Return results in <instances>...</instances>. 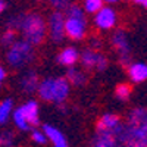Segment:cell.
Returning a JSON list of instances; mask_svg holds the SVG:
<instances>
[{"mask_svg":"<svg viewBox=\"0 0 147 147\" xmlns=\"http://www.w3.org/2000/svg\"><path fill=\"white\" fill-rule=\"evenodd\" d=\"M122 122L119 119L118 115L115 113H105L96 124V129L99 131H107V132H112L118 137L119 140V136H121V131H122Z\"/></svg>","mask_w":147,"mask_h":147,"instance_id":"10","label":"cell"},{"mask_svg":"<svg viewBox=\"0 0 147 147\" xmlns=\"http://www.w3.org/2000/svg\"><path fill=\"white\" fill-rule=\"evenodd\" d=\"M38 85H40V78H38V74H37L35 71H27L21 77L19 87H21V90L25 93V94L37 93Z\"/></svg>","mask_w":147,"mask_h":147,"instance_id":"11","label":"cell"},{"mask_svg":"<svg viewBox=\"0 0 147 147\" xmlns=\"http://www.w3.org/2000/svg\"><path fill=\"white\" fill-rule=\"evenodd\" d=\"M43 131L46 132V136L49 138V141H50L55 147H68V140L65 137V134L60 131L59 128L53 127V125H43Z\"/></svg>","mask_w":147,"mask_h":147,"instance_id":"14","label":"cell"},{"mask_svg":"<svg viewBox=\"0 0 147 147\" xmlns=\"http://www.w3.org/2000/svg\"><path fill=\"white\" fill-rule=\"evenodd\" d=\"M5 80H6V69H5L3 65H0V87H2V84L5 82Z\"/></svg>","mask_w":147,"mask_h":147,"instance_id":"27","label":"cell"},{"mask_svg":"<svg viewBox=\"0 0 147 147\" xmlns=\"http://www.w3.org/2000/svg\"><path fill=\"white\" fill-rule=\"evenodd\" d=\"M31 141L35 143V144H38V146H44V144H47L49 138H47L46 132H44L43 129L32 128V129H31Z\"/></svg>","mask_w":147,"mask_h":147,"instance_id":"23","label":"cell"},{"mask_svg":"<svg viewBox=\"0 0 147 147\" xmlns=\"http://www.w3.org/2000/svg\"><path fill=\"white\" fill-rule=\"evenodd\" d=\"M115 96L118 97L119 100H127V99H129V96H131V85L127 84V82L118 84L116 88H115Z\"/></svg>","mask_w":147,"mask_h":147,"instance_id":"22","label":"cell"},{"mask_svg":"<svg viewBox=\"0 0 147 147\" xmlns=\"http://www.w3.org/2000/svg\"><path fill=\"white\" fill-rule=\"evenodd\" d=\"M49 3L57 10H65L72 3V0H49Z\"/></svg>","mask_w":147,"mask_h":147,"instance_id":"25","label":"cell"},{"mask_svg":"<svg viewBox=\"0 0 147 147\" xmlns=\"http://www.w3.org/2000/svg\"><path fill=\"white\" fill-rule=\"evenodd\" d=\"M12 119H13V124H15V127L19 131H30L32 128L30 125L28 119L25 118V115H24V112L21 110V107H18V109L13 110V113H12Z\"/></svg>","mask_w":147,"mask_h":147,"instance_id":"19","label":"cell"},{"mask_svg":"<svg viewBox=\"0 0 147 147\" xmlns=\"http://www.w3.org/2000/svg\"><path fill=\"white\" fill-rule=\"evenodd\" d=\"M80 63L85 71L103 72L109 66V60L103 53H100L97 50V49L88 47V49H85V50H82L80 53Z\"/></svg>","mask_w":147,"mask_h":147,"instance_id":"6","label":"cell"},{"mask_svg":"<svg viewBox=\"0 0 147 147\" xmlns=\"http://www.w3.org/2000/svg\"><path fill=\"white\" fill-rule=\"evenodd\" d=\"M128 78L131 82H144L147 81V63L143 62H136L128 65Z\"/></svg>","mask_w":147,"mask_h":147,"instance_id":"16","label":"cell"},{"mask_svg":"<svg viewBox=\"0 0 147 147\" xmlns=\"http://www.w3.org/2000/svg\"><path fill=\"white\" fill-rule=\"evenodd\" d=\"M93 24L100 31H110L116 27L118 15L116 10L110 6H103L100 10H97L93 15Z\"/></svg>","mask_w":147,"mask_h":147,"instance_id":"9","label":"cell"},{"mask_svg":"<svg viewBox=\"0 0 147 147\" xmlns=\"http://www.w3.org/2000/svg\"><path fill=\"white\" fill-rule=\"evenodd\" d=\"M18 31L21 32L24 40L37 47L43 44L47 37V19H44V16L37 12L21 13Z\"/></svg>","mask_w":147,"mask_h":147,"instance_id":"2","label":"cell"},{"mask_svg":"<svg viewBox=\"0 0 147 147\" xmlns=\"http://www.w3.org/2000/svg\"><path fill=\"white\" fill-rule=\"evenodd\" d=\"M5 9H6V3L3 2V0H0V13H2Z\"/></svg>","mask_w":147,"mask_h":147,"instance_id":"29","label":"cell"},{"mask_svg":"<svg viewBox=\"0 0 147 147\" xmlns=\"http://www.w3.org/2000/svg\"><path fill=\"white\" fill-rule=\"evenodd\" d=\"M91 144L97 146V147H115V146H119V140L112 132L96 129V134L93 137Z\"/></svg>","mask_w":147,"mask_h":147,"instance_id":"15","label":"cell"},{"mask_svg":"<svg viewBox=\"0 0 147 147\" xmlns=\"http://www.w3.org/2000/svg\"><path fill=\"white\" fill-rule=\"evenodd\" d=\"M134 3H136V5H140V6H144V7H147V0H134Z\"/></svg>","mask_w":147,"mask_h":147,"instance_id":"28","label":"cell"},{"mask_svg":"<svg viewBox=\"0 0 147 147\" xmlns=\"http://www.w3.org/2000/svg\"><path fill=\"white\" fill-rule=\"evenodd\" d=\"M35 60V46L27 40H16L6 50V62L13 69H22L30 66Z\"/></svg>","mask_w":147,"mask_h":147,"instance_id":"5","label":"cell"},{"mask_svg":"<svg viewBox=\"0 0 147 147\" xmlns=\"http://www.w3.org/2000/svg\"><path fill=\"white\" fill-rule=\"evenodd\" d=\"M100 46H102V41H100L99 38H94V37H93V38L90 40V47H93V49H97V50H99V49H100Z\"/></svg>","mask_w":147,"mask_h":147,"instance_id":"26","label":"cell"},{"mask_svg":"<svg viewBox=\"0 0 147 147\" xmlns=\"http://www.w3.org/2000/svg\"><path fill=\"white\" fill-rule=\"evenodd\" d=\"M15 41H16V31L12 28H6V31H3L2 35H0V44L3 47H9Z\"/></svg>","mask_w":147,"mask_h":147,"instance_id":"21","label":"cell"},{"mask_svg":"<svg viewBox=\"0 0 147 147\" xmlns=\"http://www.w3.org/2000/svg\"><path fill=\"white\" fill-rule=\"evenodd\" d=\"M115 52L118 55V59L122 65H129L131 63V46H129V40L128 35L124 30H116L112 34V38H110Z\"/></svg>","mask_w":147,"mask_h":147,"instance_id":"8","label":"cell"},{"mask_svg":"<svg viewBox=\"0 0 147 147\" xmlns=\"http://www.w3.org/2000/svg\"><path fill=\"white\" fill-rule=\"evenodd\" d=\"M15 143V134L12 131H2L0 132V146L3 147H7V146H12Z\"/></svg>","mask_w":147,"mask_h":147,"instance_id":"24","label":"cell"},{"mask_svg":"<svg viewBox=\"0 0 147 147\" xmlns=\"http://www.w3.org/2000/svg\"><path fill=\"white\" fill-rule=\"evenodd\" d=\"M119 144L129 147H147V109L136 107L129 112L122 125Z\"/></svg>","mask_w":147,"mask_h":147,"instance_id":"1","label":"cell"},{"mask_svg":"<svg viewBox=\"0 0 147 147\" xmlns=\"http://www.w3.org/2000/svg\"><path fill=\"white\" fill-rule=\"evenodd\" d=\"M37 94L43 102L63 105L71 94V82L66 77H49L40 81Z\"/></svg>","mask_w":147,"mask_h":147,"instance_id":"3","label":"cell"},{"mask_svg":"<svg viewBox=\"0 0 147 147\" xmlns=\"http://www.w3.org/2000/svg\"><path fill=\"white\" fill-rule=\"evenodd\" d=\"M66 78L68 81L71 82V85L74 87H81L87 82V75H85V72L75 68V66H69L68 72H66Z\"/></svg>","mask_w":147,"mask_h":147,"instance_id":"17","label":"cell"},{"mask_svg":"<svg viewBox=\"0 0 147 147\" xmlns=\"http://www.w3.org/2000/svg\"><path fill=\"white\" fill-rule=\"evenodd\" d=\"M47 35L53 43H62L66 37L65 32V15L62 10L52 12L47 18Z\"/></svg>","mask_w":147,"mask_h":147,"instance_id":"7","label":"cell"},{"mask_svg":"<svg viewBox=\"0 0 147 147\" xmlns=\"http://www.w3.org/2000/svg\"><path fill=\"white\" fill-rule=\"evenodd\" d=\"M80 62V52L75 47H65L57 53V63L62 66H75Z\"/></svg>","mask_w":147,"mask_h":147,"instance_id":"13","label":"cell"},{"mask_svg":"<svg viewBox=\"0 0 147 147\" xmlns=\"http://www.w3.org/2000/svg\"><path fill=\"white\" fill-rule=\"evenodd\" d=\"M119 0H105V3H107V5H113V3H118Z\"/></svg>","mask_w":147,"mask_h":147,"instance_id":"30","label":"cell"},{"mask_svg":"<svg viewBox=\"0 0 147 147\" xmlns=\"http://www.w3.org/2000/svg\"><path fill=\"white\" fill-rule=\"evenodd\" d=\"M13 113V100L5 99L0 102V125H5Z\"/></svg>","mask_w":147,"mask_h":147,"instance_id":"18","label":"cell"},{"mask_svg":"<svg viewBox=\"0 0 147 147\" xmlns=\"http://www.w3.org/2000/svg\"><path fill=\"white\" fill-rule=\"evenodd\" d=\"M84 10L90 15H94L97 10H100L105 6V0H81Z\"/></svg>","mask_w":147,"mask_h":147,"instance_id":"20","label":"cell"},{"mask_svg":"<svg viewBox=\"0 0 147 147\" xmlns=\"http://www.w3.org/2000/svg\"><path fill=\"white\" fill-rule=\"evenodd\" d=\"M65 13V32L66 37L74 41H81L85 38L88 32V22H87V12L82 6L71 3Z\"/></svg>","mask_w":147,"mask_h":147,"instance_id":"4","label":"cell"},{"mask_svg":"<svg viewBox=\"0 0 147 147\" xmlns=\"http://www.w3.org/2000/svg\"><path fill=\"white\" fill-rule=\"evenodd\" d=\"M21 110L24 112L25 118L28 119L31 127H38L40 124V106L37 100H28L21 106Z\"/></svg>","mask_w":147,"mask_h":147,"instance_id":"12","label":"cell"}]
</instances>
